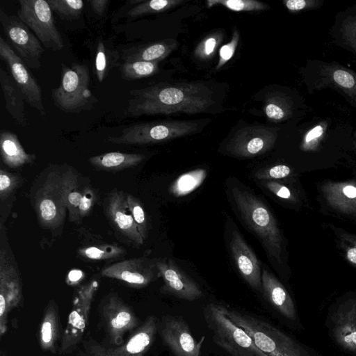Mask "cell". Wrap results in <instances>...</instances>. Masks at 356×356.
I'll return each mask as SVG.
<instances>
[{"mask_svg":"<svg viewBox=\"0 0 356 356\" xmlns=\"http://www.w3.org/2000/svg\"><path fill=\"white\" fill-rule=\"evenodd\" d=\"M156 266L163 280V293L188 301L198 300L203 296L199 285L172 259L157 260Z\"/></svg>","mask_w":356,"mask_h":356,"instance_id":"ffe728a7","label":"cell"},{"mask_svg":"<svg viewBox=\"0 0 356 356\" xmlns=\"http://www.w3.org/2000/svg\"><path fill=\"white\" fill-rule=\"evenodd\" d=\"M115 53L108 47L103 40H98L95 53V70L99 83H102L106 77L111 68L113 61H115Z\"/></svg>","mask_w":356,"mask_h":356,"instance_id":"d590c367","label":"cell"},{"mask_svg":"<svg viewBox=\"0 0 356 356\" xmlns=\"http://www.w3.org/2000/svg\"><path fill=\"white\" fill-rule=\"evenodd\" d=\"M183 2L182 0H143L128 10L127 17L133 19L144 15L163 12Z\"/></svg>","mask_w":356,"mask_h":356,"instance_id":"e575fe53","label":"cell"},{"mask_svg":"<svg viewBox=\"0 0 356 356\" xmlns=\"http://www.w3.org/2000/svg\"><path fill=\"white\" fill-rule=\"evenodd\" d=\"M207 175L204 169H195L182 174L171 184L169 192L177 197L188 195L202 185Z\"/></svg>","mask_w":356,"mask_h":356,"instance_id":"f546056e","label":"cell"},{"mask_svg":"<svg viewBox=\"0 0 356 356\" xmlns=\"http://www.w3.org/2000/svg\"><path fill=\"white\" fill-rule=\"evenodd\" d=\"M17 17L47 49L60 51L64 44L54 23L52 10L45 0H19Z\"/></svg>","mask_w":356,"mask_h":356,"instance_id":"9c48e42d","label":"cell"},{"mask_svg":"<svg viewBox=\"0 0 356 356\" xmlns=\"http://www.w3.org/2000/svg\"><path fill=\"white\" fill-rule=\"evenodd\" d=\"M125 115L129 118L156 114L205 112L213 104L212 92L199 83H160L129 92Z\"/></svg>","mask_w":356,"mask_h":356,"instance_id":"6da1fadb","label":"cell"},{"mask_svg":"<svg viewBox=\"0 0 356 356\" xmlns=\"http://www.w3.org/2000/svg\"><path fill=\"white\" fill-rule=\"evenodd\" d=\"M3 248L0 252V334L7 331L8 315L22 299V286L16 267Z\"/></svg>","mask_w":356,"mask_h":356,"instance_id":"e0dca14e","label":"cell"},{"mask_svg":"<svg viewBox=\"0 0 356 356\" xmlns=\"http://www.w3.org/2000/svg\"><path fill=\"white\" fill-rule=\"evenodd\" d=\"M78 273H79V271H72L70 273V274H72V275H69L70 280H72V282H75L76 280H77L78 279L76 277H78V278L79 277V276L77 277Z\"/></svg>","mask_w":356,"mask_h":356,"instance_id":"f907efd6","label":"cell"},{"mask_svg":"<svg viewBox=\"0 0 356 356\" xmlns=\"http://www.w3.org/2000/svg\"><path fill=\"white\" fill-rule=\"evenodd\" d=\"M227 316L252 338L267 356H321L272 324L237 310L228 309Z\"/></svg>","mask_w":356,"mask_h":356,"instance_id":"3957f363","label":"cell"},{"mask_svg":"<svg viewBox=\"0 0 356 356\" xmlns=\"http://www.w3.org/2000/svg\"><path fill=\"white\" fill-rule=\"evenodd\" d=\"M323 134V128L321 125H318L314 127L305 135L302 145V149L305 151L306 149L308 151L312 143L315 142L317 138H320Z\"/></svg>","mask_w":356,"mask_h":356,"instance_id":"7dc6e473","label":"cell"},{"mask_svg":"<svg viewBox=\"0 0 356 356\" xmlns=\"http://www.w3.org/2000/svg\"><path fill=\"white\" fill-rule=\"evenodd\" d=\"M158 70V63L154 62L124 61L120 65L121 76L128 81L147 77L156 73Z\"/></svg>","mask_w":356,"mask_h":356,"instance_id":"d6a6232c","label":"cell"},{"mask_svg":"<svg viewBox=\"0 0 356 356\" xmlns=\"http://www.w3.org/2000/svg\"><path fill=\"white\" fill-rule=\"evenodd\" d=\"M62 188L70 221L78 223L79 206L83 193L81 188L80 180L76 170L68 167L62 172Z\"/></svg>","mask_w":356,"mask_h":356,"instance_id":"484cf974","label":"cell"},{"mask_svg":"<svg viewBox=\"0 0 356 356\" xmlns=\"http://www.w3.org/2000/svg\"><path fill=\"white\" fill-rule=\"evenodd\" d=\"M97 280H92L79 289L74 298L72 311L64 330L60 353H66L78 343L85 331L91 304L98 288Z\"/></svg>","mask_w":356,"mask_h":356,"instance_id":"7c38bea8","label":"cell"},{"mask_svg":"<svg viewBox=\"0 0 356 356\" xmlns=\"http://www.w3.org/2000/svg\"><path fill=\"white\" fill-rule=\"evenodd\" d=\"M325 325L340 350L356 356V290L343 294L329 306Z\"/></svg>","mask_w":356,"mask_h":356,"instance_id":"8992f818","label":"cell"},{"mask_svg":"<svg viewBox=\"0 0 356 356\" xmlns=\"http://www.w3.org/2000/svg\"><path fill=\"white\" fill-rule=\"evenodd\" d=\"M33 194V204L40 224L54 229L62 225L67 206L62 188V173L58 168L46 171Z\"/></svg>","mask_w":356,"mask_h":356,"instance_id":"ba28073f","label":"cell"},{"mask_svg":"<svg viewBox=\"0 0 356 356\" xmlns=\"http://www.w3.org/2000/svg\"><path fill=\"white\" fill-rule=\"evenodd\" d=\"M58 316L56 307L49 302L42 321L39 341L44 351L56 352V344L58 337Z\"/></svg>","mask_w":356,"mask_h":356,"instance_id":"f1b7e54d","label":"cell"},{"mask_svg":"<svg viewBox=\"0 0 356 356\" xmlns=\"http://www.w3.org/2000/svg\"><path fill=\"white\" fill-rule=\"evenodd\" d=\"M0 151L3 162L11 168L31 163L36 158L24 150L16 134L6 130L0 134Z\"/></svg>","mask_w":356,"mask_h":356,"instance_id":"d4e9b609","label":"cell"},{"mask_svg":"<svg viewBox=\"0 0 356 356\" xmlns=\"http://www.w3.org/2000/svg\"><path fill=\"white\" fill-rule=\"evenodd\" d=\"M95 194L89 186L84 187L83 193L79 206V216L80 218L86 216L95 204Z\"/></svg>","mask_w":356,"mask_h":356,"instance_id":"f6af8a7d","label":"cell"},{"mask_svg":"<svg viewBox=\"0 0 356 356\" xmlns=\"http://www.w3.org/2000/svg\"><path fill=\"white\" fill-rule=\"evenodd\" d=\"M222 5L235 12L263 10L268 5L255 0H208L207 7Z\"/></svg>","mask_w":356,"mask_h":356,"instance_id":"74e56055","label":"cell"},{"mask_svg":"<svg viewBox=\"0 0 356 356\" xmlns=\"http://www.w3.org/2000/svg\"><path fill=\"white\" fill-rule=\"evenodd\" d=\"M104 209L107 218L117 231L136 245L143 244L145 241L134 222L126 195L122 191H111L106 197Z\"/></svg>","mask_w":356,"mask_h":356,"instance_id":"44dd1931","label":"cell"},{"mask_svg":"<svg viewBox=\"0 0 356 356\" xmlns=\"http://www.w3.org/2000/svg\"><path fill=\"white\" fill-rule=\"evenodd\" d=\"M285 101L278 95L268 96L266 99L264 112L266 116L273 120L280 121L286 118L288 108Z\"/></svg>","mask_w":356,"mask_h":356,"instance_id":"b9f144b4","label":"cell"},{"mask_svg":"<svg viewBox=\"0 0 356 356\" xmlns=\"http://www.w3.org/2000/svg\"><path fill=\"white\" fill-rule=\"evenodd\" d=\"M89 3L94 11L98 15H102L109 3L108 0H90Z\"/></svg>","mask_w":356,"mask_h":356,"instance_id":"c3c4849f","label":"cell"},{"mask_svg":"<svg viewBox=\"0 0 356 356\" xmlns=\"http://www.w3.org/2000/svg\"><path fill=\"white\" fill-rule=\"evenodd\" d=\"M318 192L321 212L356 220V179L325 180Z\"/></svg>","mask_w":356,"mask_h":356,"instance_id":"30bf717a","label":"cell"},{"mask_svg":"<svg viewBox=\"0 0 356 356\" xmlns=\"http://www.w3.org/2000/svg\"><path fill=\"white\" fill-rule=\"evenodd\" d=\"M232 195L241 217L254 232L267 254L278 267H288L284 238L277 220L266 205L253 193L238 187Z\"/></svg>","mask_w":356,"mask_h":356,"instance_id":"7a4b0ae2","label":"cell"},{"mask_svg":"<svg viewBox=\"0 0 356 356\" xmlns=\"http://www.w3.org/2000/svg\"><path fill=\"white\" fill-rule=\"evenodd\" d=\"M156 331V318L149 316L125 343L117 347L96 343L89 345V356H144L153 343Z\"/></svg>","mask_w":356,"mask_h":356,"instance_id":"9a60e30c","label":"cell"},{"mask_svg":"<svg viewBox=\"0 0 356 356\" xmlns=\"http://www.w3.org/2000/svg\"><path fill=\"white\" fill-rule=\"evenodd\" d=\"M52 11L64 19L78 18L84 6L81 0H47Z\"/></svg>","mask_w":356,"mask_h":356,"instance_id":"8d00e7d4","label":"cell"},{"mask_svg":"<svg viewBox=\"0 0 356 356\" xmlns=\"http://www.w3.org/2000/svg\"><path fill=\"white\" fill-rule=\"evenodd\" d=\"M78 254L88 260H106L122 256L125 250L116 245L97 244L81 248L78 250Z\"/></svg>","mask_w":356,"mask_h":356,"instance_id":"836d02e7","label":"cell"},{"mask_svg":"<svg viewBox=\"0 0 356 356\" xmlns=\"http://www.w3.org/2000/svg\"><path fill=\"white\" fill-rule=\"evenodd\" d=\"M265 187L277 197L301 209L308 206V200L305 191L296 189L277 181H266Z\"/></svg>","mask_w":356,"mask_h":356,"instance_id":"4dcf8cb0","label":"cell"},{"mask_svg":"<svg viewBox=\"0 0 356 356\" xmlns=\"http://www.w3.org/2000/svg\"><path fill=\"white\" fill-rule=\"evenodd\" d=\"M262 291L270 305L291 323L302 328L295 302L284 286L267 269L261 273Z\"/></svg>","mask_w":356,"mask_h":356,"instance_id":"603a6c76","label":"cell"},{"mask_svg":"<svg viewBox=\"0 0 356 356\" xmlns=\"http://www.w3.org/2000/svg\"><path fill=\"white\" fill-rule=\"evenodd\" d=\"M0 84L8 113L19 125L26 126L24 95L12 76L2 67L0 68Z\"/></svg>","mask_w":356,"mask_h":356,"instance_id":"cb8c5ba5","label":"cell"},{"mask_svg":"<svg viewBox=\"0 0 356 356\" xmlns=\"http://www.w3.org/2000/svg\"><path fill=\"white\" fill-rule=\"evenodd\" d=\"M195 121L168 120L131 124L119 136H108L105 141L114 144L146 145L163 142L197 131Z\"/></svg>","mask_w":356,"mask_h":356,"instance_id":"52a82bcc","label":"cell"},{"mask_svg":"<svg viewBox=\"0 0 356 356\" xmlns=\"http://www.w3.org/2000/svg\"><path fill=\"white\" fill-rule=\"evenodd\" d=\"M90 74L86 65L62 64L60 83L52 92L55 106L67 113H79L92 109L98 102L90 88Z\"/></svg>","mask_w":356,"mask_h":356,"instance_id":"5b68a950","label":"cell"},{"mask_svg":"<svg viewBox=\"0 0 356 356\" xmlns=\"http://www.w3.org/2000/svg\"><path fill=\"white\" fill-rule=\"evenodd\" d=\"M332 230L336 245L344 259L356 268V234L333 224H327Z\"/></svg>","mask_w":356,"mask_h":356,"instance_id":"1f68e13d","label":"cell"},{"mask_svg":"<svg viewBox=\"0 0 356 356\" xmlns=\"http://www.w3.org/2000/svg\"><path fill=\"white\" fill-rule=\"evenodd\" d=\"M222 40L220 32L211 33L204 38L195 47V56L201 60L211 58L216 52L217 47Z\"/></svg>","mask_w":356,"mask_h":356,"instance_id":"ab89813d","label":"cell"},{"mask_svg":"<svg viewBox=\"0 0 356 356\" xmlns=\"http://www.w3.org/2000/svg\"><path fill=\"white\" fill-rule=\"evenodd\" d=\"M299 174L295 169L284 164H278L261 170L255 174V177L261 180L276 181L286 178H293Z\"/></svg>","mask_w":356,"mask_h":356,"instance_id":"60d3db41","label":"cell"},{"mask_svg":"<svg viewBox=\"0 0 356 356\" xmlns=\"http://www.w3.org/2000/svg\"><path fill=\"white\" fill-rule=\"evenodd\" d=\"M103 277L122 281L134 287H144L160 276L156 266L147 258H133L104 267Z\"/></svg>","mask_w":356,"mask_h":356,"instance_id":"ac0fdd59","label":"cell"},{"mask_svg":"<svg viewBox=\"0 0 356 356\" xmlns=\"http://www.w3.org/2000/svg\"><path fill=\"white\" fill-rule=\"evenodd\" d=\"M126 200L134 222L145 241L147 235V220L140 202L131 194H126Z\"/></svg>","mask_w":356,"mask_h":356,"instance_id":"f35d334b","label":"cell"},{"mask_svg":"<svg viewBox=\"0 0 356 356\" xmlns=\"http://www.w3.org/2000/svg\"><path fill=\"white\" fill-rule=\"evenodd\" d=\"M239 40V33L237 29H234L232 40L227 44L222 45L219 50V60L216 69L221 68L234 56Z\"/></svg>","mask_w":356,"mask_h":356,"instance_id":"ee69618b","label":"cell"},{"mask_svg":"<svg viewBox=\"0 0 356 356\" xmlns=\"http://www.w3.org/2000/svg\"><path fill=\"white\" fill-rule=\"evenodd\" d=\"M177 47L174 40L157 42L142 47L130 48L124 51V61L141 60L159 63L168 56Z\"/></svg>","mask_w":356,"mask_h":356,"instance_id":"4316f807","label":"cell"},{"mask_svg":"<svg viewBox=\"0 0 356 356\" xmlns=\"http://www.w3.org/2000/svg\"><path fill=\"white\" fill-rule=\"evenodd\" d=\"M19 182V177L3 169L0 170V199L6 200L17 188Z\"/></svg>","mask_w":356,"mask_h":356,"instance_id":"7bdbcfd3","label":"cell"},{"mask_svg":"<svg viewBox=\"0 0 356 356\" xmlns=\"http://www.w3.org/2000/svg\"><path fill=\"white\" fill-rule=\"evenodd\" d=\"M203 315L213 341L232 356H267L242 327L231 321L226 307L211 302L204 307Z\"/></svg>","mask_w":356,"mask_h":356,"instance_id":"277c9868","label":"cell"},{"mask_svg":"<svg viewBox=\"0 0 356 356\" xmlns=\"http://www.w3.org/2000/svg\"><path fill=\"white\" fill-rule=\"evenodd\" d=\"M230 250L233 259L243 279L254 289L262 291L261 272L259 260L236 230L232 234Z\"/></svg>","mask_w":356,"mask_h":356,"instance_id":"7402d4cb","label":"cell"},{"mask_svg":"<svg viewBox=\"0 0 356 356\" xmlns=\"http://www.w3.org/2000/svg\"><path fill=\"white\" fill-rule=\"evenodd\" d=\"M102 316L113 344L120 345L124 334L138 325L134 312L115 293L109 294L104 300Z\"/></svg>","mask_w":356,"mask_h":356,"instance_id":"d6986e66","label":"cell"},{"mask_svg":"<svg viewBox=\"0 0 356 356\" xmlns=\"http://www.w3.org/2000/svg\"><path fill=\"white\" fill-rule=\"evenodd\" d=\"M277 138L275 131L263 126H248L237 131L227 145L231 154L250 158L271 149Z\"/></svg>","mask_w":356,"mask_h":356,"instance_id":"2e32d148","label":"cell"},{"mask_svg":"<svg viewBox=\"0 0 356 356\" xmlns=\"http://www.w3.org/2000/svg\"><path fill=\"white\" fill-rule=\"evenodd\" d=\"M309 2L305 0H288L284 1L286 7L291 11H298L305 8Z\"/></svg>","mask_w":356,"mask_h":356,"instance_id":"681fc988","label":"cell"},{"mask_svg":"<svg viewBox=\"0 0 356 356\" xmlns=\"http://www.w3.org/2000/svg\"><path fill=\"white\" fill-rule=\"evenodd\" d=\"M0 22L6 38L25 65L29 68H40L44 49L35 34L17 16L8 15L1 8Z\"/></svg>","mask_w":356,"mask_h":356,"instance_id":"8fae6325","label":"cell"},{"mask_svg":"<svg viewBox=\"0 0 356 356\" xmlns=\"http://www.w3.org/2000/svg\"><path fill=\"white\" fill-rule=\"evenodd\" d=\"M145 157L141 154L111 152L92 156L88 161L93 167L100 170L118 171L138 165Z\"/></svg>","mask_w":356,"mask_h":356,"instance_id":"83f0119b","label":"cell"},{"mask_svg":"<svg viewBox=\"0 0 356 356\" xmlns=\"http://www.w3.org/2000/svg\"><path fill=\"white\" fill-rule=\"evenodd\" d=\"M159 327L163 343L174 356H200L205 336L196 341L181 316L165 315L161 318Z\"/></svg>","mask_w":356,"mask_h":356,"instance_id":"5bb4252c","label":"cell"},{"mask_svg":"<svg viewBox=\"0 0 356 356\" xmlns=\"http://www.w3.org/2000/svg\"><path fill=\"white\" fill-rule=\"evenodd\" d=\"M333 79L341 86L351 88L355 84V79L352 74L343 70H337L333 74Z\"/></svg>","mask_w":356,"mask_h":356,"instance_id":"bcb514c9","label":"cell"},{"mask_svg":"<svg viewBox=\"0 0 356 356\" xmlns=\"http://www.w3.org/2000/svg\"><path fill=\"white\" fill-rule=\"evenodd\" d=\"M0 56L7 64L11 76L22 90L25 102L36 109L40 115L46 116L41 88L28 70L22 59L15 54L8 43L0 36Z\"/></svg>","mask_w":356,"mask_h":356,"instance_id":"4fadbf2b","label":"cell"}]
</instances>
